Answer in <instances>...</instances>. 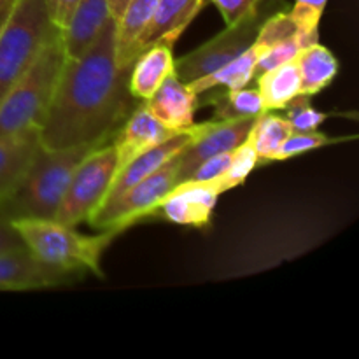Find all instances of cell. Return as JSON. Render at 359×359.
I'll list each match as a JSON object with an SVG mask.
<instances>
[{
    "label": "cell",
    "instance_id": "35",
    "mask_svg": "<svg viewBox=\"0 0 359 359\" xmlns=\"http://www.w3.org/2000/svg\"><path fill=\"white\" fill-rule=\"evenodd\" d=\"M132 0H107V7H109V14H111L112 20H118L119 16L123 14V11L128 7V4Z\"/></svg>",
    "mask_w": 359,
    "mask_h": 359
},
{
    "label": "cell",
    "instance_id": "10",
    "mask_svg": "<svg viewBox=\"0 0 359 359\" xmlns=\"http://www.w3.org/2000/svg\"><path fill=\"white\" fill-rule=\"evenodd\" d=\"M209 125L210 121L195 123L191 128H186L174 133V135L165 139L163 142H160L158 146L151 147V149L144 151L139 156L133 158L130 163H126L125 167L116 174L114 181H112L111 188L107 189V195H105L102 205H105V203L112 202V200H116L118 196H121L126 189H130L133 184L142 181L144 177H147V175H151L153 172H156L158 168L163 167V165L167 163V161H170L174 156H177V154L181 153L184 147H188L196 137L202 135ZM100 207H98V209H100Z\"/></svg>",
    "mask_w": 359,
    "mask_h": 359
},
{
    "label": "cell",
    "instance_id": "3",
    "mask_svg": "<svg viewBox=\"0 0 359 359\" xmlns=\"http://www.w3.org/2000/svg\"><path fill=\"white\" fill-rule=\"evenodd\" d=\"M14 228L25 248L46 265L69 272H91L104 277L102 256L121 230L109 228L98 235H84L77 226L56 219H16Z\"/></svg>",
    "mask_w": 359,
    "mask_h": 359
},
{
    "label": "cell",
    "instance_id": "30",
    "mask_svg": "<svg viewBox=\"0 0 359 359\" xmlns=\"http://www.w3.org/2000/svg\"><path fill=\"white\" fill-rule=\"evenodd\" d=\"M302 48H304V44H302V41L298 39V35H293V37L272 46V48L265 49V51L259 55L258 63H256L255 77L258 76V74L266 72V70L276 69V67L283 65V63H287L291 62V60H294Z\"/></svg>",
    "mask_w": 359,
    "mask_h": 359
},
{
    "label": "cell",
    "instance_id": "18",
    "mask_svg": "<svg viewBox=\"0 0 359 359\" xmlns=\"http://www.w3.org/2000/svg\"><path fill=\"white\" fill-rule=\"evenodd\" d=\"M294 63L300 76V95L307 97H314L330 86L340 69L337 56L319 42L302 48Z\"/></svg>",
    "mask_w": 359,
    "mask_h": 359
},
{
    "label": "cell",
    "instance_id": "14",
    "mask_svg": "<svg viewBox=\"0 0 359 359\" xmlns=\"http://www.w3.org/2000/svg\"><path fill=\"white\" fill-rule=\"evenodd\" d=\"M174 133H177V130L167 128L158 121L146 104L133 109L111 140L118 154V172L140 153L158 146Z\"/></svg>",
    "mask_w": 359,
    "mask_h": 359
},
{
    "label": "cell",
    "instance_id": "17",
    "mask_svg": "<svg viewBox=\"0 0 359 359\" xmlns=\"http://www.w3.org/2000/svg\"><path fill=\"white\" fill-rule=\"evenodd\" d=\"M172 42H160L144 51L133 62L128 72V90L133 98L146 102L160 84L174 72Z\"/></svg>",
    "mask_w": 359,
    "mask_h": 359
},
{
    "label": "cell",
    "instance_id": "36",
    "mask_svg": "<svg viewBox=\"0 0 359 359\" xmlns=\"http://www.w3.org/2000/svg\"><path fill=\"white\" fill-rule=\"evenodd\" d=\"M13 4H14V0H9V2H6L2 7H0V32H2L4 25H6L11 9H13Z\"/></svg>",
    "mask_w": 359,
    "mask_h": 359
},
{
    "label": "cell",
    "instance_id": "1",
    "mask_svg": "<svg viewBox=\"0 0 359 359\" xmlns=\"http://www.w3.org/2000/svg\"><path fill=\"white\" fill-rule=\"evenodd\" d=\"M114 28L111 18L83 56L63 62L39 128V144L46 149L109 142L135 109L130 70L116 65Z\"/></svg>",
    "mask_w": 359,
    "mask_h": 359
},
{
    "label": "cell",
    "instance_id": "11",
    "mask_svg": "<svg viewBox=\"0 0 359 359\" xmlns=\"http://www.w3.org/2000/svg\"><path fill=\"white\" fill-rule=\"evenodd\" d=\"M83 273L39 262L27 248L0 255V291H35L65 286Z\"/></svg>",
    "mask_w": 359,
    "mask_h": 359
},
{
    "label": "cell",
    "instance_id": "33",
    "mask_svg": "<svg viewBox=\"0 0 359 359\" xmlns=\"http://www.w3.org/2000/svg\"><path fill=\"white\" fill-rule=\"evenodd\" d=\"M44 4L51 23L55 25V28L62 32L69 25L79 0H44Z\"/></svg>",
    "mask_w": 359,
    "mask_h": 359
},
{
    "label": "cell",
    "instance_id": "21",
    "mask_svg": "<svg viewBox=\"0 0 359 359\" xmlns=\"http://www.w3.org/2000/svg\"><path fill=\"white\" fill-rule=\"evenodd\" d=\"M158 0H132L121 16L114 21V42H116V65L121 70L126 69V58L135 44L137 39L149 23Z\"/></svg>",
    "mask_w": 359,
    "mask_h": 359
},
{
    "label": "cell",
    "instance_id": "24",
    "mask_svg": "<svg viewBox=\"0 0 359 359\" xmlns=\"http://www.w3.org/2000/svg\"><path fill=\"white\" fill-rule=\"evenodd\" d=\"M207 102L214 105V118L217 121L238 118H256V116L266 112L263 98L258 88H238V90H228L221 95H214Z\"/></svg>",
    "mask_w": 359,
    "mask_h": 359
},
{
    "label": "cell",
    "instance_id": "20",
    "mask_svg": "<svg viewBox=\"0 0 359 359\" xmlns=\"http://www.w3.org/2000/svg\"><path fill=\"white\" fill-rule=\"evenodd\" d=\"M255 79L266 111H280L300 95V76L294 60L258 74Z\"/></svg>",
    "mask_w": 359,
    "mask_h": 359
},
{
    "label": "cell",
    "instance_id": "8",
    "mask_svg": "<svg viewBox=\"0 0 359 359\" xmlns=\"http://www.w3.org/2000/svg\"><path fill=\"white\" fill-rule=\"evenodd\" d=\"M259 27H262L259 14L237 25H228L223 32L189 51L188 55L175 60V74L182 83H191V81L216 72L255 42Z\"/></svg>",
    "mask_w": 359,
    "mask_h": 359
},
{
    "label": "cell",
    "instance_id": "6",
    "mask_svg": "<svg viewBox=\"0 0 359 359\" xmlns=\"http://www.w3.org/2000/svg\"><path fill=\"white\" fill-rule=\"evenodd\" d=\"M118 172V154L112 142L93 147L70 179L55 219L79 226L102 205Z\"/></svg>",
    "mask_w": 359,
    "mask_h": 359
},
{
    "label": "cell",
    "instance_id": "29",
    "mask_svg": "<svg viewBox=\"0 0 359 359\" xmlns=\"http://www.w3.org/2000/svg\"><path fill=\"white\" fill-rule=\"evenodd\" d=\"M293 35H297V27H294L290 13L283 11V13H277L262 21V27H259L255 42L265 51V49L272 48V46L279 44V42L293 37Z\"/></svg>",
    "mask_w": 359,
    "mask_h": 359
},
{
    "label": "cell",
    "instance_id": "22",
    "mask_svg": "<svg viewBox=\"0 0 359 359\" xmlns=\"http://www.w3.org/2000/svg\"><path fill=\"white\" fill-rule=\"evenodd\" d=\"M39 144V132L21 137L0 139V195L13 188L27 165L30 163Z\"/></svg>",
    "mask_w": 359,
    "mask_h": 359
},
{
    "label": "cell",
    "instance_id": "13",
    "mask_svg": "<svg viewBox=\"0 0 359 359\" xmlns=\"http://www.w3.org/2000/svg\"><path fill=\"white\" fill-rule=\"evenodd\" d=\"M223 188L214 182H181L161 202L156 212L167 221L182 226L203 228L209 224Z\"/></svg>",
    "mask_w": 359,
    "mask_h": 359
},
{
    "label": "cell",
    "instance_id": "5",
    "mask_svg": "<svg viewBox=\"0 0 359 359\" xmlns=\"http://www.w3.org/2000/svg\"><path fill=\"white\" fill-rule=\"evenodd\" d=\"M56 30L44 0H14L0 32V102L30 69Z\"/></svg>",
    "mask_w": 359,
    "mask_h": 359
},
{
    "label": "cell",
    "instance_id": "15",
    "mask_svg": "<svg viewBox=\"0 0 359 359\" xmlns=\"http://www.w3.org/2000/svg\"><path fill=\"white\" fill-rule=\"evenodd\" d=\"M146 105L158 121L179 132L195 125V114L200 104L198 95L193 93L188 84L179 79L174 69V72L147 98Z\"/></svg>",
    "mask_w": 359,
    "mask_h": 359
},
{
    "label": "cell",
    "instance_id": "37",
    "mask_svg": "<svg viewBox=\"0 0 359 359\" xmlns=\"http://www.w3.org/2000/svg\"><path fill=\"white\" fill-rule=\"evenodd\" d=\"M6 2H9V0H0V7H2Z\"/></svg>",
    "mask_w": 359,
    "mask_h": 359
},
{
    "label": "cell",
    "instance_id": "34",
    "mask_svg": "<svg viewBox=\"0 0 359 359\" xmlns=\"http://www.w3.org/2000/svg\"><path fill=\"white\" fill-rule=\"evenodd\" d=\"M18 249H25L23 241H21L20 233L14 228L13 221L0 209V255L2 252L18 251Z\"/></svg>",
    "mask_w": 359,
    "mask_h": 359
},
{
    "label": "cell",
    "instance_id": "16",
    "mask_svg": "<svg viewBox=\"0 0 359 359\" xmlns=\"http://www.w3.org/2000/svg\"><path fill=\"white\" fill-rule=\"evenodd\" d=\"M107 20H111L107 0H79L67 28L60 32L65 58L83 56Z\"/></svg>",
    "mask_w": 359,
    "mask_h": 359
},
{
    "label": "cell",
    "instance_id": "12",
    "mask_svg": "<svg viewBox=\"0 0 359 359\" xmlns=\"http://www.w3.org/2000/svg\"><path fill=\"white\" fill-rule=\"evenodd\" d=\"M203 4L205 0H158L149 23L130 49L126 69L130 70L133 62L154 44H160V42L175 44L182 32L202 11Z\"/></svg>",
    "mask_w": 359,
    "mask_h": 359
},
{
    "label": "cell",
    "instance_id": "9",
    "mask_svg": "<svg viewBox=\"0 0 359 359\" xmlns=\"http://www.w3.org/2000/svg\"><path fill=\"white\" fill-rule=\"evenodd\" d=\"M258 118V116H256ZM256 118H238L217 121L210 119V125L205 132L196 137L188 147L175 156L179 168V184L186 182L200 163L216 154L235 151L249 135L252 123Z\"/></svg>",
    "mask_w": 359,
    "mask_h": 359
},
{
    "label": "cell",
    "instance_id": "4",
    "mask_svg": "<svg viewBox=\"0 0 359 359\" xmlns=\"http://www.w3.org/2000/svg\"><path fill=\"white\" fill-rule=\"evenodd\" d=\"M65 55L60 30L41 49L30 69L0 102V139L39 132L58 84Z\"/></svg>",
    "mask_w": 359,
    "mask_h": 359
},
{
    "label": "cell",
    "instance_id": "23",
    "mask_svg": "<svg viewBox=\"0 0 359 359\" xmlns=\"http://www.w3.org/2000/svg\"><path fill=\"white\" fill-rule=\"evenodd\" d=\"M290 133L293 132L284 116L276 114V111H266L255 119L245 140L256 151L259 161L269 163V158L279 149Z\"/></svg>",
    "mask_w": 359,
    "mask_h": 359
},
{
    "label": "cell",
    "instance_id": "7",
    "mask_svg": "<svg viewBox=\"0 0 359 359\" xmlns=\"http://www.w3.org/2000/svg\"><path fill=\"white\" fill-rule=\"evenodd\" d=\"M177 184L179 168L174 156L156 172L126 189L121 196L95 210L88 217V223L98 230H126L135 221L156 214L158 207Z\"/></svg>",
    "mask_w": 359,
    "mask_h": 359
},
{
    "label": "cell",
    "instance_id": "25",
    "mask_svg": "<svg viewBox=\"0 0 359 359\" xmlns=\"http://www.w3.org/2000/svg\"><path fill=\"white\" fill-rule=\"evenodd\" d=\"M326 4L328 0H294L290 16L297 27V35L304 48L319 42V23Z\"/></svg>",
    "mask_w": 359,
    "mask_h": 359
},
{
    "label": "cell",
    "instance_id": "2",
    "mask_svg": "<svg viewBox=\"0 0 359 359\" xmlns=\"http://www.w3.org/2000/svg\"><path fill=\"white\" fill-rule=\"evenodd\" d=\"M97 146L100 144L46 149L37 144L34 156L20 179L13 188L0 195V209L11 221L55 219L77 165Z\"/></svg>",
    "mask_w": 359,
    "mask_h": 359
},
{
    "label": "cell",
    "instance_id": "26",
    "mask_svg": "<svg viewBox=\"0 0 359 359\" xmlns=\"http://www.w3.org/2000/svg\"><path fill=\"white\" fill-rule=\"evenodd\" d=\"M284 118L287 119L293 133L314 132L328 119V112H321L312 107L311 97L297 95L290 104L284 107Z\"/></svg>",
    "mask_w": 359,
    "mask_h": 359
},
{
    "label": "cell",
    "instance_id": "27",
    "mask_svg": "<svg viewBox=\"0 0 359 359\" xmlns=\"http://www.w3.org/2000/svg\"><path fill=\"white\" fill-rule=\"evenodd\" d=\"M346 139H332L326 133L314 130V132L304 133H290L287 139L279 146V149L269 158V161H284L290 158L298 156V154L309 153V151L319 149V147L330 146V144L344 142Z\"/></svg>",
    "mask_w": 359,
    "mask_h": 359
},
{
    "label": "cell",
    "instance_id": "19",
    "mask_svg": "<svg viewBox=\"0 0 359 359\" xmlns=\"http://www.w3.org/2000/svg\"><path fill=\"white\" fill-rule=\"evenodd\" d=\"M262 53L263 49L256 42H252L244 53H241L237 58L231 60L224 67H221L219 70L186 84L198 97L200 95L209 93V91L216 90L219 86L226 88V90H238V88L249 86V83L255 79L256 63H258V58Z\"/></svg>",
    "mask_w": 359,
    "mask_h": 359
},
{
    "label": "cell",
    "instance_id": "28",
    "mask_svg": "<svg viewBox=\"0 0 359 359\" xmlns=\"http://www.w3.org/2000/svg\"><path fill=\"white\" fill-rule=\"evenodd\" d=\"M258 163L259 158L258 154H256V151L252 149V146L248 140H244V142L233 151L230 165H228L226 172L217 179V184L223 188L224 193L237 188V186H241L242 182L248 179V175L255 170V167Z\"/></svg>",
    "mask_w": 359,
    "mask_h": 359
},
{
    "label": "cell",
    "instance_id": "31",
    "mask_svg": "<svg viewBox=\"0 0 359 359\" xmlns=\"http://www.w3.org/2000/svg\"><path fill=\"white\" fill-rule=\"evenodd\" d=\"M223 16L224 23L237 25L248 18L258 16L262 0H210Z\"/></svg>",
    "mask_w": 359,
    "mask_h": 359
},
{
    "label": "cell",
    "instance_id": "32",
    "mask_svg": "<svg viewBox=\"0 0 359 359\" xmlns=\"http://www.w3.org/2000/svg\"><path fill=\"white\" fill-rule=\"evenodd\" d=\"M231 156H233V151H228V153L216 154V156L209 158L203 163H200L198 167L193 170V174L189 175V182H214L221 177V175L226 172L228 165H230ZM186 181V182H188Z\"/></svg>",
    "mask_w": 359,
    "mask_h": 359
}]
</instances>
